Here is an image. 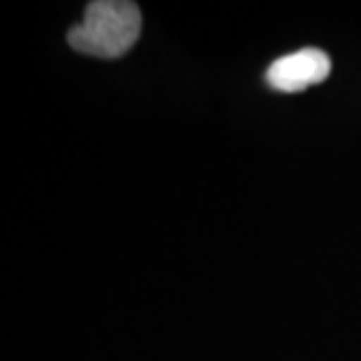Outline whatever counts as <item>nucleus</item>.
Here are the masks:
<instances>
[{
  "mask_svg": "<svg viewBox=\"0 0 361 361\" xmlns=\"http://www.w3.org/2000/svg\"><path fill=\"white\" fill-rule=\"evenodd\" d=\"M141 10L127 0H97L85 10V19L68 33L75 52L118 59L136 45L141 35Z\"/></svg>",
  "mask_w": 361,
  "mask_h": 361,
  "instance_id": "nucleus-1",
  "label": "nucleus"
},
{
  "mask_svg": "<svg viewBox=\"0 0 361 361\" xmlns=\"http://www.w3.org/2000/svg\"><path fill=\"white\" fill-rule=\"evenodd\" d=\"M331 75V59L322 49L305 47L295 54L281 56L272 61L268 73V85L279 92H302L310 85H319Z\"/></svg>",
  "mask_w": 361,
  "mask_h": 361,
  "instance_id": "nucleus-2",
  "label": "nucleus"
}]
</instances>
